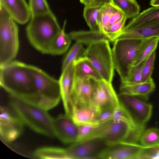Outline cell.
<instances>
[{
	"label": "cell",
	"instance_id": "cell-16",
	"mask_svg": "<svg viewBox=\"0 0 159 159\" xmlns=\"http://www.w3.org/2000/svg\"><path fill=\"white\" fill-rule=\"evenodd\" d=\"M74 61L71 62L62 70L59 80L61 98L65 114L71 116L72 109L70 94L75 78Z\"/></svg>",
	"mask_w": 159,
	"mask_h": 159
},
{
	"label": "cell",
	"instance_id": "cell-24",
	"mask_svg": "<svg viewBox=\"0 0 159 159\" xmlns=\"http://www.w3.org/2000/svg\"><path fill=\"white\" fill-rule=\"evenodd\" d=\"M68 34L72 40L88 45L103 40L109 41L106 34L101 31H74Z\"/></svg>",
	"mask_w": 159,
	"mask_h": 159
},
{
	"label": "cell",
	"instance_id": "cell-36",
	"mask_svg": "<svg viewBox=\"0 0 159 159\" xmlns=\"http://www.w3.org/2000/svg\"><path fill=\"white\" fill-rule=\"evenodd\" d=\"M113 110L108 108L100 109L98 113L96 123L99 125L112 119Z\"/></svg>",
	"mask_w": 159,
	"mask_h": 159
},
{
	"label": "cell",
	"instance_id": "cell-10",
	"mask_svg": "<svg viewBox=\"0 0 159 159\" xmlns=\"http://www.w3.org/2000/svg\"><path fill=\"white\" fill-rule=\"evenodd\" d=\"M118 97L120 103L125 107L134 124L137 126L145 127L151 118L152 107L144 102L140 98L120 93Z\"/></svg>",
	"mask_w": 159,
	"mask_h": 159
},
{
	"label": "cell",
	"instance_id": "cell-13",
	"mask_svg": "<svg viewBox=\"0 0 159 159\" xmlns=\"http://www.w3.org/2000/svg\"><path fill=\"white\" fill-rule=\"evenodd\" d=\"M120 103L118 94L111 83L103 79L96 81L91 106L98 109L106 108L114 109Z\"/></svg>",
	"mask_w": 159,
	"mask_h": 159
},
{
	"label": "cell",
	"instance_id": "cell-2",
	"mask_svg": "<svg viewBox=\"0 0 159 159\" xmlns=\"http://www.w3.org/2000/svg\"><path fill=\"white\" fill-rule=\"evenodd\" d=\"M61 30L51 11L31 17L26 31L29 42L35 49L42 53L49 54L50 44Z\"/></svg>",
	"mask_w": 159,
	"mask_h": 159
},
{
	"label": "cell",
	"instance_id": "cell-42",
	"mask_svg": "<svg viewBox=\"0 0 159 159\" xmlns=\"http://www.w3.org/2000/svg\"><path fill=\"white\" fill-rule=\"evenodd\" d=\"M135 1L136 0H134Z\"/></svg>",
	"mask_w": 159,
	"mask_h": 159
},
{
	"label": "cell",
	"instance_id": "cell-12",
	"mask_svg": "<svg viewBox=\"0 0 159 159\" xmlns=\"http://www.w3.org/2000/svg\"><path fill=\"white\" fill-rule=\"evenodd\" d=\"M24 124L14 111L1 106L0 134L3 140L10 142L18 138L22 133Z\"/></svg>",
	"mask_w": 159,
	"mask_h": 159
},
{
	"label": "cell",
	"instance_id": "cell-1",
	"mask_svg": "<svg viewBox=\"0 0 159 159\" xmlns=\"http://www.w3.org/2000/svg\"><path fill=\"white\" fill-rule=\"evenodd\" d=\"M0 67L1 86L10 95L32 103L36 93L29 65L13 60Z\"/></svg>",
	"mask_w": 159,
	"mask_h": 159
},
{
	"label": "cell",
	"instance_id": "cell-15",
	"mask_svg": "<svg viewBox=\"0 0 159 159\" xmlns=\"http://www.w3.org/2000/svg\"><path fill=\"white\" fill-rule=\"evenodd\" d=\"M53 125L55 136L63 143H73L78 141L79 126L71 116L66 114H60L53 118Z\"/></svg>",
	"mask_w": 159,
	"mask_h": 159
},
{
	"label": "cell",
	"instance_id": "cell-41",
	"mask_svg": "<svg viewBox=\"0 0 159 159\" xmlns=\"http://www.w3.org/2000/svg\"><path fill=\"white\" fill-rule=\"evenodd\" d=\"M135 1V0H134Z\"/></svg>",
	"mask_w": 159,
	"mask_h": 159
},
{
	"label": "cell",
	"instance_id": "cell-27",
	"mask_svg": "<svg viewBox=\"0 0 159 159\" xmlns=\"http://www.w3.org/2000/svg\"><path fill=\"white\" fill-rule=\"evenodd\" d=\"M115 7L111 2L102 7L99 11L97 20V24L100 30L105 34L110 26L111 16Z\"/></svg>",
	"mask_w": 159,
	"mask_h": 159
},
{
	"label": "cell",
	"instance_id": "cell-22",
	"mask_svg": "<svg viewBox=\"0 0 159 159\" xmlns=\"http://www.w3.org/2000/svg\"><path fill=\"white\" fill-rule=\"evenodd\" d=\"M66 21L64 22L62 28L52 40L49 48V54L57 55L63 54L68 49L71 39L65 32Z\"/></svg>",
	"mask_w": 159,
	"mask_h": 159
},
{
	"label": "cell",
	"instance_id": "cell-26",
	"mask_svg": "<svg viewBox=\"0 0 159 159\" xmlns=\"http://www.w3.org/2000/svg\"><path fill=\"white\" fill-rule=\"evenodd\" d=\"M159 42V38L146 39L141 47L133 66L143 62L154 51H155Z\"/></svg>",
	"mask_w": 159,
	"mask_h": 159
},
{
	"label": "cell",
	"instance_id": "cell-21",
	"mask_svg": "<svg viewBox=\"0 0 159 159\" xmlns=\"http://www.w3.org/2000/svg\"><path fill=\"white\" fill-rule=\"evenodd\" d=\"M74 66L75 78H90L98 80L103 79L91 62L84 57L75 60Z\"/></svg>",
	"mask_w": 159,
	"mask_h": 159
},
{
	"label": "cell",
	"instance_id": "cell-34",
	"mask_svg": "<svg viewBox=\"0 0 159 159\" xmlns=\"http://www.w3.org/2000/svg\"><path fill=\"white\" fill-rule=\"evenodd\" d=\"M137 159H159V143L150 146H143Z\"/></svg>",
	"mask_w": 159,
	"mask_h": 159
},
{
	"label": "cell",
	"instance_id": "cell-17",
	"mask_svg": "<svg viewBox=\"0 0 159 159\" xmlns=\"http://www.w3.org/2000/svg\"><path fill=\"white\" fill-rule=\"evenodd\" d=\"M0 5L19 24H24L29 20L31 14L25 0H0Z\"/></svg>",
	"mask_w": 159,
	"mask_h": 159
},
{
	"label": "cell",
	"instance_id": "cell-37",
	"mask_svg": "<svg viewBox=\"0 0 159 159\" xmlns=\"http://www.w3.org/2000/svg\"><path fill=\"white\" fill-rule=\"evenodd\" d=\"M80 2L87 7H102L111 2V0H80Z\"/></svg>",
	"mask_w": 159,
	"mask_h": 159
},
{
	"label": "cell",
	"instance_id": "cell-19",
	"mask_svg": "<svg viewBox=\"0 0 159 159\" xmlns=\"http://www.w3.org/2000/svg\"><path fill=\"white\" fill-rule=\"evenodd\" d=\"M155 88V84L152 80L148 82L134 84L121 82L120 90V93L137 96L146 100Z\"/></svg>",
	"mask_w": 159,
	"mask_h": 159
},
{
	"label": "cell",
	"instance_id": "cell-38",
	"mask_svg": "<svg viewBox=\"0 0 159 159\" xmlns=\"http://www.w3.org/2000/svg\"><path fill=\"white\" fill-rule=\"evenodd\" d=\"M125 16L124 13L116 7L111 16L109 21L110 26L120 21Z\"/></svg>",
	"mask_w": 159,
	"mask_h": 159
},
{
	"label": "cell",
	"instance_id": "cell-20",
	"mask_svg": "<svg viewBox=\"0 0 159 159\" xmlns=\"http://www.w3.org/2000/svg\"><path fill=\"white\" fill-rule=\"evenodd\" d=\"M152 6L139 13L133 18L125 26L123 31L145 25L159 21V6Z\"/></svg>",
	"mask_w": 159,
	"mask_h": 159
},
{
	"label": "cell",
	"instance_id": "cell-33",
	"mask_svg": "<svg viewBox=\"0 0 159 159\" xmlns=\"http://www.w3.org/2000/svg\"><path fill=\"white\" fill-rule=\"evenodd\" d=\"M127 19L125 16L121 20L109 26L105 34L110 42H114L121 34Z\"/></svg>",
	"mask_w": 159,
	"mask_h": 159
},
{
	"label": "cell",
	"instance_id": "cell-30",
	"mask_svg": "<svg viewBox=\"0 0 159 159\" xmlns=\"http://www.w3.org/2000/svg\"><path fill=\"white\" fill-rule=\"evenodd\" d=\"M141 144L144 146H150L159 143V129L153 128L144 130L140 140Z\"/></svg>",
	"mask_w": 159,
	"mask_h": 159
},
{
	"label": "cell",
	"instance_id": "cell-23",
	"mask_svg": "<svg viewBox=\"0 0 159 159\" xmlns=\"http://www.w3.org/2000/svg\"><path fill=\"white\" fill-rule=\"evenodd\" d=\"M100 110L92 106L84 108H73L71 117L74 121L79 125L97 124L96 120Z\"/></svg>",
	"mask_w": 159,
	"mask_h": 159
},
{
	"label": "cell",
	"instance_id": "cell-4",
	"mask_svg": "<svg viewBox=\"0 0 159 159\" xmlns=\"http://www.w3.org/2000/svg\"><path fill=\"white\" fill-rule=\"evenodd\" d=\"M145 128L127 121L112 119L97 125L85 140L99 138L108 145L123 141L137 143Z\"/></svg>",
	"mask_w": 159,
	"mask_h": 159
},
{
	"label": "cell",
	"instance_id": "cell-6",
	"mask_svg": "<svg viewBox=\"0 0 159 159\" xmlns=\"http://www.w3.org/2000/svg\"><path fill=\"white\" fill-rule=\"evenodd\" d=\"M146 40L119 39L114 42L112 49L114 67L121 82L127 79L139 51Z\"/></svg>",
	"mask_w": 159,
	"mask_h": 159
},
{
	"label": "cell",
	"instance_id": "cell-18",
	"mask_svg": "<svg viewBox=\"0 0 159 159\" xmlns=\"http://www.w3.org/2000/svg\"><path fill=\"white\" fill-rule=\"evenodd\" d=\"M155 37L159 38V21L124 31L117 39H131L144 40Z\"/></svg>",
	"mask_w": 159,
	"mask_h": 159
},
{
	"label": "cell",
	"instance_id": "cell-35",
	"mask_svg": "<svg viewBox=\"0 0 159 159\" xmlns=\"http://www.w3.org/2000/svg\"><path fill=\"white\" fill-rule=\"evenodd\" d=\"M143 62L133 66L126 80L121 82L129 84L142 82V68Z\"/></svg>",
	"mask_w": 159,
	"mask_h": 159
},
{
	"label": "cell",
	"instance_id": "cell-3",
	"mask_svg": "<svg viewBox=\"0 0 159 159\" xmlns=\"http://www.w3.org/2000/svg\"><path fill=\"white\" fill-rule=\"evenodd\" d=\"M9 102L12 109L30 129L47 136H55L53 118L47 110L11 95Z\"/></svg>",
	"mask_w": 159,
	"mask_h": 159
},
{
	"label": "cell",
	"instance_id": "cell-29",
	"mask_svg": "<svg viewBox=\"0 0 159 159\" xmlns=\"http://www.w3.org/2000/svg\"><path fill=\"white\" fill-rule=\"evenodd\" d=\"M85 49L83 44L76 42L65 57L62 65V70L65 69L72 61L84 57Z\"/></svg>",
	"mask_w": 159,
	"mask_h": 159
},
{
	"label": "cell",
	"instance_id": "cell-5",
	"mask_svg": "<svg viewBox=\"0 0 159 159\" xmlns=\"http://www.w3.org/2000/svg\"><path fill=\"white\" fill-rule=\"evenodd\" d=\"M29 66L36 93L32 104L47 111L54 107L61 99L59 80L37 67L30 65Z\"/></svg>",
	"mask_w": 159,
	"mask_h": 159
},
{
	"label": "cell",
	"instance_id": "cell-32",
	"mask_svg": "<svg viewBox=\"0 0 159 159\" xmlns=\"http://www.w3.org/2000/svg\"><path fill=\"white\" fill-rule=\"evenodd\" d=\"M156 57L155 51L144 61L142 68V82L151 81L153 79L152 75L154 68Z\"/></svg>",
	"mask_w": 159,
	"mask_h": 159
},
{
	"label": "cell",
	"instance_id": "cell-25",
	"mask_svg": "<svg viewBox=\"0 0 159 159\" xmlns=\"http://www.w3.org/2000/svg\"><path fill=\"white\" fill-rule=\"evenodd\" d=\"M111 2L121 11L127 19L133 18L139 13L140 7L135 1L111 0Z\"/></svg>",
	"mask_w": 159,
	"mask_h": 159
},
{
	"label": "cell",
	"instance_id": "cell-9",
	"mask_svg": "<svg viewBox=\"0 0 159 159\" xmlns=\"http://www.w3.org/2000/svg\"><path fill=\"white\" fill-rule=\"evenodd\" d=\"M108 145L99 138L78 141L66 148H60L61 159H98V156Z\"/></svg>",
	"mask_w": 159,
	"mask_h": 159
},
{
	"label": "cell",
	"instance_id": "cell-11",
	"mask_svg": "<svg viewBox=\"0 0 159 159\" xmlns=\"http://www.w3.org/2000/svg\"><path fill=\"white\" fill-rule=\"evenodd\" d=\"M97 80L90 78L84 79L75 78L70 94L72 109L84 108L91 106Z\"/></svg>",
	"mask_w": 159,
	"mask_h": 159
},
{
	"label": "cell",
	"instance_id": "cell-8",
	"mask_svg": "<svg viewBox=\"0 0 159 159\" xmlns=\"http://www.w3.org/2000/svg\"><path fill=\"white\" fill-rule=\"evenodd\" d=\"M109 42L103 40L89 45L84 57L91 62L103 80L111 83L115 68Z\"/></svg>",
	"mask_w": 159,
	"mask_h": 159
},
{
	"label": "cell",
	"instance_id": "cell-39",
	"mask_svg": "<svg viewBox=\"0 0 159 159\" xmlns=\"http://www.w3.org/2000/svg\"><path fill=\"white\" fill-rule=\"evenodd\" d=\"M150 4L152 6H159V0H151L150 2Z\"/></svg>",
	"mask_w": 159,
	"mask_h": 159
},
{
	"label": "cell",
	"instance_id": "cell-31",
	"mask_svg": "<svg viewBox=\"0 0 159 159\" xmlns=\"http://www.w3.org/2000/svg\"><path fill=\"white\" fill-rule=\"evenodd\" d=\"M31 17L48 13L50 10L46 0H29Z\"/></svg>",
	"mask_w": 159,
	"mask_h": 159
},
{
	"label": "cell",
	"instance_id": "cell-14",
	"mask_svg": "<svg viewBox=\"0 0 159 159\" xmlns=\"http://www.w3.org/2000/svg\"><path fill=\"white\" fill-rule=\"evenodd\" d=\"M142 146L125 141L108 145L98 154V159H137Z\"/></svg>",
	"mask_w": 159,
	"mask_h": 159
},
{
	"label": "cell",
	"instance_id": "cell-40",
	"mask_svg": "<svg viewBox=\"0 0 159 159\" xmlns=\"http://www.w3.org/2000/svg\"><path fill=\"white\" fill-rule=\"evenodd\" d=\"M57 147H57V149H56V152H57V159H58V157H57Z\"/></svg>",
	"mask_w": 159,
	"mask_h": 159
},
{
	"label": "cell",
	"instance_id": "cell-28",
	"mask_svg": "<svg viewBox=\"0 0 159 159\" xmlns=\"http://www.w3.org/2000/svg\"><path fill=\"white\" fill-rule=\"evenodd\" d=\"M100 7L85 6L83 16L90 30L92 31H100L98 26L97 20Z\"/></svg>",
	"mask_w": 159,
	"mask_h": 159
},
{
	"label": "cell",
	"instance_id": "cell-7",
	"mask_svg": "<svg viewBox=\"0 0 159 159\" xmlns=\"http://www.w3.org/2000/svg\"><path fill=\"white\" fill-rule=\"evenodd\" d=\"M0 66L13 60L19 48L18 28L16 21L0 7Z\"/></svg>",
	"mask_w": 159,
	"mask_h": 159
}]
</instances>
